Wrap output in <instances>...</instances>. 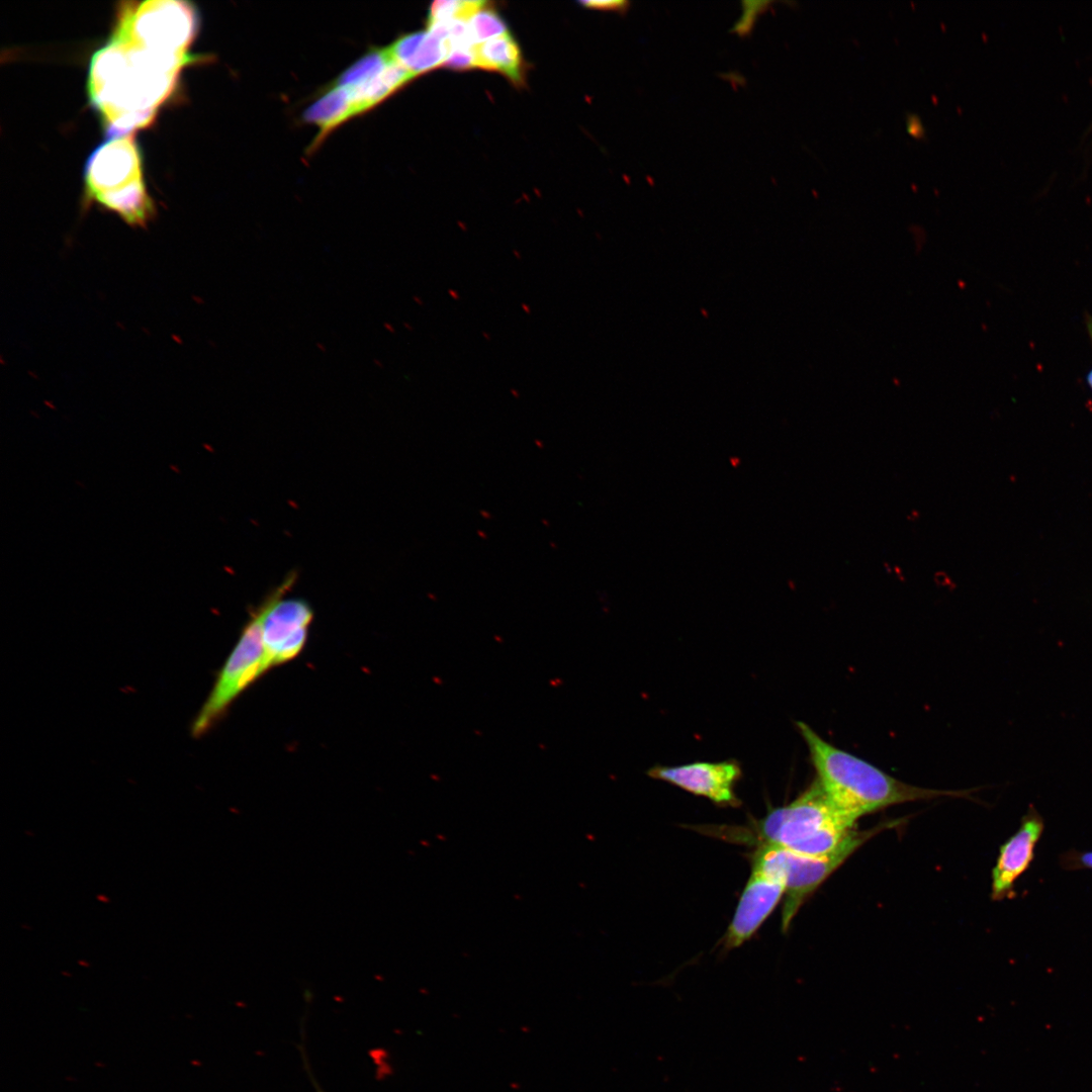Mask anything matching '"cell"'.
Masks as SVG:
<instances>
[{"label":"cell","instance_id":"cell-1","mask_svg":"<svg viewBox=\"0 0 1092 1092\" xmlns=\"http://www.w3.org/2000/svg\"><path fill=\"white\" fill-rule=\"evenodd\" d=\"M198 26L183 1L122 3L107 43L90 62L88 91L107 133L126 135L151 123L174 90Z\"/></svg>","mask_w":1092,"mask_h":1092},{"label":"cell","instance_id":"cell-2","mask_svg":"<svg viewBox=\"0 0 1092 1092\" xmlns=\"http://www.w3.org/2000/svg\"><path fill=\"white\" fill-rule=\"evenodd\" d=\"M796 724L808 747L817 781L833 804L854 820L897 804L939 797H963L966 794L901 782L868 761L833 746L804 722Z\"/></svg>","mask_w":1092,"mask_h":1092},{"label":"cell","instance_id":"cell-3","mask_svg":"<svg viewBox=\"0 0 1092 1092\" xmlns=\"http://www.w3.org/2000/svg\"><path fill=\"white\" fill-rule=\"evenodd\" d=\"M856 820L840 811L817 779L788 805L772 808L751 823L738 840L775 845L807 855L833 851L852 831Z\"/></svg>","mask_w":1092,"mask_h":1092},{"label":"cell","instance_id":"cell-4","mask_svg":"<svg viewBox=\"0 0 1092 1092\" xmlns=\"http://www.w3.org/2000/svg\"><path fill=\"white\" fill-rule=\"evenodd\" d=\"M87 197L116 213L130 226L145 228L155 215L147 192L142 161L131 134L110 138L89 157L85 167Z\"/></svg>","mask_w":1092,"mask_h":1092},{"label":"cell","instance_id":"cell-5","mask_svg":"<svg viewBox=\"0 0 1092 1092\" xmlns=\"http://www.w3.org/2000/svg\"><path fill=\"white\" fill-rule=\"evenodd\" d=\"M875 832L852 830L833 851L823 855H807L775 845L758 846L752 856V871L785 885L784 931L804 901Z\"/></svg>","mask_w":1092,"mask_h":1092},{"label":"cell","instance_id":"cell-6","mask_svg":"<svg viewBox=\"0 0 1092 1092\" xmlns=\"http://www.w3.org/2000/svg\"><path fill=\"white\" fill-rule=\"evenodd\" d=\"M274 595L273 587L251 610L237 644L192 722L191 733L194 737L207 733L225 715L233 702L270 669L262 640V620Z\"/></svg>","mask_w":1092,"mask_h":1092},{"label":"cell","instance_id":"cell-7","mask_svg":"<svg viewBox=\"0 0 1092 1092\" xmlns=\"http://www.w3.org/2000/svg\"><path fill=\"white\" fill-rule=\"evenodd\" d=\"M297 578L295 570L285 575L263 616L262 640L270 668L294 659L306 644L313 611L304 599L284 598Z\"/></svg>","mask_w":1092,"mask_h":1092},{"label":"cell","instance_id":"cell-8","mask_svg":"<svg viewBox=\"0 0 1092 1092\" xmlns=\"http://www.w3.org/2000/svg\"><path fill=\"white\" fill-rule=\"evenodd\" d=\"M647 775L696 796L705 797L719 806L736 807L740 804L735 794V785L741 778V768L734 760L697 761L675 766L656 765L651 767Z\"/></svg>","mask_w":1092,"mask_h":1092},{"label":"cell","instance_id":"cell-9","mask_svg":"<svg viewBox=\"0 0 1092 1092\" xmlns=\"http://www.w3.org/2000/svg\"><path fill=\"white\" fill-rule=\"evenodd\" d=\"M785 895V885L752 871L725 935L727 948L740 946L762 925Z\"/></svg>","mask_w":1092,"mask_h":1092},{"label":"cell","instance_id":"cell-10","mask_svg":"<svg viewBox=\"0 0 1092 1092\" xmlns=\"http://www.w3.org/2000/svg\"><path fill=\"white\" fill-rule=\"evenodd\" d=\"M1042 830L1041 816L1030 807L1020 828L1000 849L992 875L994 899H1000L1010 892L1016 879L1028 868Z\"/></svg>","mask_w":1092,"mask_h":1092},{"label":"cell","instance_id":"cell-11","mask_svg":"<svg viewBox=\"0 0 1092 1092\" xmlns=\"http://www.w3.org/2000/svg\"><path fill=\"white\" fill-rule=\"evenodd\" d=\"M353 117L354 111L347 92L342 88L329 86L303 113L305 122L318 127V132L308 148V154L315 151L333 130Z\"/></svg>","mask_w":1092,"mask_h":1092},{"label":"cell","instance_id":"cell-12","mask_svg":"<svg viewBox=\"0 0 1092 1092\" xmlns=\"http://www.w3.org/2000/svg\"><path fill=\"white\" fill-rule=\"evenodd\" d=\"M473 53L475 67L499 72L517 85L523 82L521 52L510 33L474 44Z\"/></svg>","mask_w":1092,"mask_h":1092},{"label":"cell","instance_id":"cell-13","mask_svg":"<svg viewBox=\"0 0 1092 1092\" xmlns=\"http://www.w3.org/2000/svg\"><path fill=\"white\" fill-rule=\"evenodd\" d=\"M468 25L474 44L509 33L506 23L492 8L482 7L469 19Z\"/></svg>","mask_w":1092,"mask_h":1092},{"label":"cell","instance_id":"cell-14","mask_svg":"<svg viewBox=\"0 0 1092 1092\" xmlns=\"http://www.w3.org/2000/svg\"><path fill=\"white\" fill-rule=\"evenodd\" d=\"M486 5L484 1H435L430 9L428 22H448L454 19L469 21V19Z\"/></svg>","mask_w":1092,"mask_h":1092},{"label":"cell","instance_id":"cell-15","mask_svg":"<svg viewBox=\"0 0 1092 1092\" xmlns=\"http://www.w3.org/2000/svg\"><path fill=\"white\" fill-rule=\"evenodd\" d=\"M473 47L453 49L443 66L453 70H467L475 67Z\"/></svg>","mask_w":1092,"mask_h":1092},{"label":"cell","instance_id":"cell-16","mask_svg":"<svg viewBox=\"0 0 1092 1092\" xmlns=\"http://www.w3.org/2000/svg\"><path fill=\"white\" fill-rule=\"evenodd\" d=\"M581 5L586 8L600 9V10H619L623 11L627 8L628 3L625 1H582Z\"/></svg>","mask_w":1092,"mask_h":1092},{"label":"cell","instance_id":"cell-17","mask_svg":"<svg viewBox=\"0 0 1092 1092\" xmlns=\"http://www.w3.org/2000/svg\"><path fill=\"white\" fill-rule=\"evenodd\" d=\"M907 130L915 139H921L922 136H924L923 123L916 114H912L907 117Z\"/></svg>","mask_w":1092,"mask_h":1092},{"label":"cell","instance_id":"cell-18","mask_svg":"<svg viewBox=\"0 0 1092 1092\" xmlns=\"http://www.w3.org/2000/svg\"><path fill=\"white\" fill-rule=\"evenodd\" d=\"M1079 859L1082 866L1092 869V852L1083 853Z\"/></svg>","mask_w":1092,"mask_h":1092},{"label":"cell","instance_id":"cell-19","mask_svg":"<svg viewBox=\"0 0 1092 1092\" xmlns=\"http://www.w3.org/2000/svg\"><path fill=\"white\" fill-rule=\"evenodd\" d=\"M1087 382H1088L1089 386L1092 389V369L1089 371V373L1087 375Z\"/></svg>","mask_w":1092,"mask_h":1092}]
</instances>
